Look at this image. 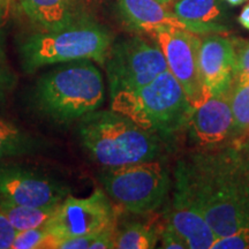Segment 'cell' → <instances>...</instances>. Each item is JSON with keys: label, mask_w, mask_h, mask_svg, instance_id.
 Wrapping results in <instances>:
<instances>
[{"label": "cell", "mask_w": 249, "mask_h": 249, "mask_svg": "<svg viewBox=\"0 0 249 249\" xmlns=\"http://www.w3.org/2000/svg\"><path fill=\"white\" fill-rule=\"evenodd\" d=\"M176 187L200 210L216 236L249 227V164L238 152H202L180 160Z\"/></svg>", "instance_id": "6da1fadb"}, {"label": "cell", "mask_w": 249, "mask_h": 249, "mask_svg": "<svg viewBox=\"0 0 249 249\" xmlns=\"http://www.w3.org/2000/svg\"><path fill=\"white\" fill-rule=\"evenodd\" d=\"M105 101L102 73L89 59L54 65L38 77L31 102L38 113L59 124H68L99 110Z\"/></svg>", "instance_id": "7a4b0ae2"}, {"label": "cell", "mask_w": 249, "mask_h": 249, "mask_svg": "<svg viewBox=\"0 0 249 249\" xmlns=\"http://www.w3.org/2000/svg\"><path fill=\"white\" fill-rule=\"evenodd\" d=\"M77 134L90 158L104 169L158 160L163 148L160 135L112 108L81 118Z\"/></svg>", "instance_id": "3957f363"}, {"label": "cell", "mask_w": 249, "mask_h": 249, "mask_svg": "<svg viewBox=\"0 0 249 249\" xmlns=\"http://www.w3.org/2000/svg\"><path fill=\"white\" fill-rule=\"evenodd\" d=\"M112 43L110 30L88 15L62 29L40 30L26 36L18 44V53L26 74L81 59L104 66Z\"/></svg>", "instance_id": "277c9868"}, {"label": "cell", "mask_w": 249, "mask_h": 249, "mask_svg": "<svg viewBox=\"0 0 249 249\" xmlns=\"http://www.w3.org/2000/svg\"><path fill=\"white\" fill-rule=\"evenodd\" d=\"M111 108L160 138L189 124L194 111L169 70L141 88L112 96Z\"/></svg>", "instance_id": "5b68a950"}, {"label": "cell", "mask_w": 249, "mask_h": 249, "mask_svg": "<svg viewBox=\"0 0 249 249\" xmlns=\"http://www.w3.org/2000/svg\"><path fill=\"white\" fill-rule=\"evenodd\" d=\"M98 180L114 203L135 214L157 210L171 186L166 167L157 160L104 169Z\"/></svg>", "instance_id": "8992f818"}, {"label": "cell", "mask_w": 249, "mask_h": 249, "mask_svg": "<svg viewBox=\"0 0 249 249\" xmlns=\"http://www.w3.org/2000/svg\"><path fill=\"white\" fill-rule=\"evenodd\" d=\"M110 87V97L148 85L167 71L165 57L157 44L134 35L112 43L104 64Z\"/></svg>", "instance_id": "52a82bcc"}, {"label": "cell", "mask_w": 249, "mask_h": 249, "mask_svg": "<svg viewBox=\"0 0 249 249\" xmlns=\"http://www.w3.org/2000/svg\"><path fill=\"white\" fill-rule=\"evenodd\" d=\"M163 52L172 75L181 86L192 107L197 108L211 97L198 65L201 38L188 30L160 27L149 34Z\"/></svg>", "instance_id": "ba28073f"}, {"label": "cell", "mask_w": 249, "mask_h": 249, "mask_svg": "<svg viewBox=\"0 0 249 249\" xmlns=\"http://www.w3.org/2000/svg\"><path fill=\"white\" fill-rule=\"evenodd\" d=\"M114 219L110 197L103 189H97L87 197L66 196L44 227L57 245L64 239L101 232L113 226Z\"/></svg>", "instance_id": "9c48e42d"}, {"label": "cell", "mask_w": 249, "mask_h": 249, "mask_svg": "<svg viewBox=\"0 0 249 249\" xmlns=\"http://www.w3.org/2000/svg\"><path fill=\"white\" fill-rule=\"evenodd\" d=\"M70 193V186L35 167L0 160V195L14 203L55 207Z\"/></svg>", "instance_id": "30bf717a"}, {"label": "cell", "mask_w": 249, "mask_h": 249, "mask_svg": "<svg viewBox=\"0 0 249 249\" xmlns=\"http://www.w3.org/2000/svg\"><path fill=\"white\" fill-rule=\"evenodd\" d=\"M198 65L202 79L211 96L230 92L235 79V53L233 39L211 34L201 38Z\"/></svg>", "instance_id": "8fae6325"}, {"label": "cell", "mask_w": 249, "mask_h": 249, "mask_svg": "<svg viewBox=\"0 0 249 249\" xmlns=\"http://www.w3.org/2000/svg\"><path fill=\"white\" fill-rule=\"evenodd\" d=\"M189 124L192 136L202 147H213L225 141L233 130L230 92L211 96L195 108Z\"/></svg>", "instance_id": "7c38bea8"}, {"label": "cell", "mask_w": 249, "mask_h": 249, "mask_svg": "<svg viewBox=\"0 0 249 249\" xmlns=\"http://www.w3.org/2000/svg\"><path fill=\"white\" fill-rule=\"evenodd\" d=\"M167 224L182 236L189 249H210L217 238L200 210L177 187L167 213Z\"/></svg>", "instance_id": "4fadbf2b"}, {"label": "cell", "mask_w": 249, "mask_h": 249, "mask_svg": "<svg viewBox=\"0 0 249 249\" xmlns=\"http://www.w3.org/2000/svg\"><path fill=\"white\" fill-rule=\"evenodd\" d=\"M117 11L126 26L150 34L160 27L187 30L180 18L158 0H117Z\"/></svg>", "instance_id": "5bb4252c"}, {"label": "cell", "mask_w": 249, "mask_h": 249, "mask_svg": "<svg viewBox=\"0 0 249 249\" xmlns=\"http://www.w3.org/2000/svg\"><path fill=\"white\" fill-rule=\"evenodd\" d=\"M173 13L196 35L229 31L227 9L223 0H177Z\"/></svg>", "instance_id": "9a60e30c"}, {"label": "cell", "mask_w": 249, "mask_h": 249, "mask_svg": "<svg viewBox=\"0 0 249 249\" xmlns=\"http://www.w3.org/2000/svg\"><path fill=\"white\" fill-rule=\"evenodd\" d=\"M82 0H18L24 15L42 31L66 28L88 17Z\"/></svg>", "instance_id": "2e32d148"}, {"label": "cell", "mask_w": 249, "mask_h": 249, "mask_svg": "<svg viewBox=\"0 0 249 249\" xmlns=\"http://www.w3.org/2000/svg\"><path fill=\"white\" fill-rule=\"evenodd\" d=\"M45 145L43 139L33 135L12 121L0 118V160L38 154Z\"/></svg>", "instance_id": "e0dca14e"}, {"label": "cell", "mask_w": 249, "mask_h": 249, "mask_svg": "<svg viewBox=\"0 0 249 249\" xmlns=\"http://www.w3.org/2000/svg\"><path fill=\"white\" fill-rule=\"evenodd\" d=\"M59 205V204H58ZM55 207H24L0 195V213L7 218L18 231L44 226L54 213Z\"/></svg>", "instance_id": "ac0fdd59"}, {"label": "cell", "mask_w": 249, "mask_h": 249, "mask_svg": "<svg viewBox=\"0 0 249 249\" xmlns=\"http://www.w3.org/2000/svg\"><path fill=\"white\" fill-rule=\"evenodd\" d=\"M158 239L157 232L141 222H127L116 230V248L119 249H151Z\"/></svg>", "instance_id": "d6986e66"}, {"label": "cell", "mask_w": 249, "mask_h": 249, "mask_svg": "<svg viewBox=\"0 0 249 249\" xmlns=\"http://www.w3.org/2000/svg\"><path fill=\"white\" fill-rule=\"evenodd\" d=\"M230 103L233 116L234 135H241L249 130V76L236 75L230 90Z\"/></svg>", "instance_id": "ffe728a7"}, {"label": "cell", "mask_w": 249, "mask_h": 249, "mask_svg": "<svg viewBox=\"0 0 249 249\" xmlns=\"http://www.w3.org/2000/svg\"><path fill=\"white\" fill-rule=\"evenodd\" d=\"M53 240L44 226L34 227V229L18 231L12 245L13 249H38V248H54Z\"/></svg>", "instance_id": "44dd1931"}, {"label": "cell", "mask_w": 249, "mask_h": 249, "mask_svg": "<svg viewBox=\"0 0 249 249\" xmlns=\"http://www.w3.org/2000/svg\"><path fill=\"white\" fill-rule=\"evenodd\" d=\"M210 249H249V227L224 236H217Z\"/></svg>", "instance_id": "7402d4cb"}, {"label": "cell", "mask_w": 249, "mask_h": 249, "mask_svg": "<svg viewBox=\"0 0 249 249\" xmlns=\"http://www.w3.org/2000/svg\"><path fill=\"white\" fill-rule=\"evenodd\" d=\"M232 39L235 53V76H249V39Z\"/></svg>", "instance_id": "603a6c76"}, {"label": "cell", "mask_w": 249, "mask_h": 249, "mask_svg": "<svg viewBox=\"0 0 249 249\" xmlns=\"http://www.w3.org/2000/svg\"><path fill=\"white\" fill-rule=\"evenodd\" d=\"M17 86V76L9 68L7 62L0 59V104L6 101L9 92Z\"/></svg>", "instance_id": "cb8c5ba5"}, {"label": "cell", "mask_w": 249, "mask_h": 249, "mask_svg": "<svg viewBox=\"0 0 249 249\" xmlns=\"http://www.w3.org/2000/svg\"><path fill=\"white\" fill-rule=\"evenodd\" d=\"M160 248L164 249H188L187 242L172 226L167 224L160 235Z\"/></svg>", "instance_id": "d4e9b609"}, {"label": "cell", "mask_w": 249, "mask_h": 249, "mask_svg": "<svg viewBox=\"0 0 249 249\" xmlns=\"http://www.w3.org/2000/svg\"><path fill=\"white\" fill-rule=\"evenodd\" d=\"M97 234L98 233H91V234L64 239L57 242L55 249H90V245L95 240Z\"/></svg>", "instance_id": "484cf974"}, {"label": "cell", "mask_w": 249, "mask_h": 249, "mask_svg": "<svg viewBox=\"0 0 249 249\" xmlns=\"http://www.w3.org/2000/svg\"><path fill=\"white\" fill-rule=\"evenodd\" d=\"M116 248V227L110 226L102 230L90 245V249H112Z\"/></svg>", "instance_id": "4316f807"}, {"label": "cell", "mask_w": 249, "mask_h": 249, "mask_svg": "<svg viewBox=\"0 0 249 249\" xmlns=\"http://www.w3.org/2000/svg\"><path fill=\"white\" fill-rule=\"evenodd\" d=\"M18 230L0 213V249L12 248Z\"/></svg>", "instance_id": "83f0119b"}, {"label": "cell", "mask_w": 249, "mask_h": 249, "mask_svg": "<svg viewBox=\"0 0 249 249\" xmlns=\"http://www.w3.org/2000/svg\"><path fill=\"white\" fill-rule=\"evenodd\" d=\"M5 2L0 0V59L2 61L7 62L5 52V40H4V33H2V26H4V17H5Z\"/></svg>", "instance_id": "f1b7e54d"}, {"label": "cell", "mask_w": 249, "mask_h": 249, "mask_svg": "<svg viewBox=\"0 0 249 249\" xmlns=\"http://www.w3.org/2000/svg\"><path fill=\"white\" fill-rule=\"evenodd\" d=\"M238 21L245 29L249 30V2L242 8L240 15L238 17Z\"/></svg>", "instance_id": "f546056e"}, {"label": "cell", "mask_w": 249, "mask_h": 249, "mask_svg": "<svg viewBox=\"0 0 249 249\" xmlns=\"http://www.w3.org/2000/svg\"><path fill=\"white\" fill-rule=\"evenodd\" d=\"M223 1L226 2L227 5L235 7V6H240L242 4H245V2L248 1V0H223Z\"/></svg>", "instance_id": "4dcf8cb0"}, {"label": "cell", "mask_w": 249, "mask_h": 249, "mask_svg": "<svg viewBox=\"0 0 249 249\" xmlns=\"http://www.w3.org/2000/svg\"><path fill=\"white\" fill-rule=\"evenodd\" d=\"M158 1L161 2V4H164V5H169L172 0H158Z\"/></svg>", "instance_id": "1f68e13d"}, {"label": "cell", "mask_w": 249, "mask_h": 249, "mask_svg": "<svg viewBox=\"0 0 249 249\" xmlns=\"http://www.w3.org/2000/svg\"><path fill=\"white\" fill-rule=\"evenodd\" d=\"M1 1H2V2H4V0H1Z\"/></svg>", "instance_id": "d6a6232c"}]
</instances>
